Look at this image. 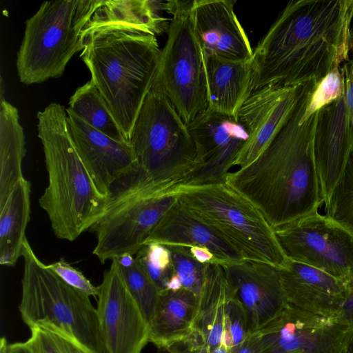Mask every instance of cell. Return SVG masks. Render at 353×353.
Masks as SVG:
<instances>
[{
    "label": "cell",
    "mask_w": 353,
    "mask_h": 353,
    "mask_svg": "<svg viewBox=\"0 0 353 353\" xmlns=\"http://www.w3.org/2000/svg\"><path fill=\"white\" fill-rule=\"evenodd\" d=\"M163 10L161 1L99 0L83 30L80 57L129 142L157 73Z\"/></svg>",
    "instance_id": "1"
},
{
    "label": "cell",
    "mask_w": 353,
    "mask_h": 353,
    "mask_svg": "<svg viewBox=\"0 0 353 353\" xmlns=\"http://www.w3.org/2000/svg\"><path fill=\"white\" fill-rule=\"evenodd\" d=\"M353 0L290 1L253 50L254 92L320 83L349 61Z\"/></svg>",
    "instance_id": "2"
},
{
    "label": "cell",
    "mask_w": 353,
    "mask_h": 353,
    "mask_svg": "<svg viewBox=\"0 0 353 353\" xmlns=\"http://www.w3.org/2000/svg\"><path fill=\"white\" fill-rule=\"evenodd\" d=\"M318 85L307 84L290 116L258 157L226 178L272 228L318 211L324 203L314 154L319 110L308 112Z\"/></svg>",
    "instance_id": "3"
},
{
    "label": "cell",
    "mask_w": 353,
    "mask_h": 353,
    "mask_svg": "<svg viewBox=\"0 0 353 353\" xmlns=\"http://www.w3.org/2000/svg\"><path fill=\"white\" fill-rule=\"evenodd\" d=\"M37 117L48 176L39 203L54 235L73 241L97 223L108 197L98 190L73 145L65 108L50 103Z\"/></svg>",
    "instance_id": "4"
},
{
    "label": "cell",
    "mask_w": 353,
    "mask_h": 353,
    "mask_svg": "<svg viewBox=\"0 0 353 353\" xmlns=\"http://www.w3.org/2000/svg\"><path fill=\"white\" fill-rule=\"evenodd\" d=\"M22 256V294L19 310L30 329L66 336L92 353H105L97 309L90 296L70 287L35 254L27 239Z\"/></svg>",
    "instance_id": "5"
},
{
    "label": "cell",
    "mask_w": 353,
    "mask_h": 353,
    "mask_svg": "<svg viewBox=\"0 0 353 353\" xmlns=\"http://www.w3.org/2000/svg\"><path fill=\"white\" fill-rule=\"evenodd\" d=\"M130 143L139 166L166 193H175L194 168L196 148L188 125L156 82L134 123Z\"/></svg>",
    "instance_id": "6"
},
{
    "label": "cell",
    "mask_w": 353,
    "mask_h": 353,
    "mask_svg": "<svg viewBox=\"0 0 353 353\" xmlns=\"http://www.w3.org/2000/svg\"><path fill=\"white\" fill-rule=\"evenodd\" d=\"M178 199L193 215L225 239L243 259L285 267L273 229L261 210L226 182L181 186Z\"/></svg>",
    "instance_id": "7"
},
{
    "label": "cell",
    "mask_w": 353,
    "mask_h": 353,
    "mask_svg": "<svg viewBox=\"0 0 353 353\" xmlns=\"http://www.w3.org/2000/svg\"><path fill=\"white\" fill-rule=\"evenodd\" d=\"M99 0L44 1L26 21L17 52V69L26 85L63 74L72 56L83 48V30Z\"/></svg>",
    "instance_id": "8"
},
{
    "label": "cell",
    "mask_w": 353,
    "mask_h": 353,
    "mask_svg": "<svg viewBox=\"0 0 353 353\" xmlns=\"http://www.w3.org/2000/svg\"><path fill=\"white\" fill-rule=\"evenodd\" d=\"M166 194L137 164L112 185L105 211L93 226V254L101 263L124 254L135 255L163 214L177 201Z\"/></svg>",
    "instance_id": "9"
},
{
    "label": "cell",
    "mask_w": 353,
    "mask_h": 353,
    "mask_svg": "<svg viewBox=\"0 0 353 353\" xmlns=\"http://www.w3.org/2000/svg\"><path fill=\"white\" fill-rule=\"evenodd\" d=\"M192 1H167L172 16L154 82L159 83L188 125L208 108L203 50L192 23Z\"/></svg>",
    "instance_id": "10"
},
{
    "label": "cell",
    "mask_w": 353,
    "mask_h": 353,
    "mask_svg": "<svg viewBox=\"0 0 353 353\" xmlns=\"http://www.w3.org/2000/svg\"><path fill=\"white\" fill-rule=\"evenodd\" d=\"M272 229L288 260L353 281V233L332 218L315 211Z\"/></svg>",
    "instance_id": "11"
},
{
    "label": "cell",
    "mask_w": 353,
    "mask_h": 353,
    "mask_svg": "<svg viewBox=\"0 0 353 353\" xmlns=\"http://www.w3.org/2000/svg\"><path fill=\"white\" fill-rule=\"evenodd\" d=\"M263 353H346L353 334L339 318H328L289 303L258 331Z\"/></svg>",
    "instance_id": "12"
},
{
    "label": "cell",
    "mask_w": 353,
    "mask_h": 353,
    "mask_svg": "<svg viewBox=\"0 0 353 353\" xmlns=\"http://www.w3.org/2000/svg\"><path fill=\"white\" fill-rule=\"evenodd\" d=\"M99 287L96 309L105 353H141L149 342L150 325L115 259Z\"/></svg>",
    "instance_id": "13"
},
{
    "label": "cell",
    "mask_w": 353,
    "mask_h": 353,
    "mask_svg": "<svg viewBox=\"0 0 353 353\" xmlns=\"http://www.w3.org/2000/svg\"><path fill=\"white\" fill-rule=\"evenodd\" d=\"M188 127L196 148V162L182 186L225 183L248 139L241 124L234 117L208 109Z\"/></svg>",
    "instance_id": "14"
},
{
    "label": "cell",
    "mask_w": 353,
    "mask_h": 353,
    "mask_svg": "<svg viewBox=\"0 0 353 353\" xmlns=\"http://www.w3.org/2000/svg\"><path fill=\"white\" fill-rule=\"evenodd\" d=\"M221 265L233 296L245 312L251 333L279 316L289 304L279 268L245 259Z\"/></svg>",
    "instance_id": "15"
},
{
    "label": "cell",
    "mask_w": 353,
    "mask_h": 353,
    "mask_svg": "<svg viewBox=\"0 0 353 353\" xmlns=\"http://www.w3.org/2000/svg\"><path fill=\"white\" fill-rule=\"evenodd\" d=\"M307 84L291 87L271 85L252 93L238 113L237 119L248 139L234 166L241 169L258 157L290 116Z\"/></svg>",
    "instance_id": "16"
},
{
    "label": "cell",
    "mask_w": 353,
    "mask_h": 353,
    "mask_svg": "<svg viewBox=\"0 0 353 353\" xmlns=\"http://www.w3.org/2000/svg\"><path fill=\"white\" fill-rule=\"evenodd\" d=\"M66 112L73 145L98 190L108 197L113 183L137 164L132 148L93 128L70 109Z\"/></svg>",
    "instance_id": "17"
},
{
    "label": "cell",
    "mask_w": 353,
    "mask_h": 353,
    "mask_svg": "<svg viewBox=\"0 0 353 353\" xmlns=\"http://www.w3.org/2000/svg\"><path fill=\"white\" fill-rule=\"evenodd\" d=\"M353 146V119L341 95L319 110L314 154L325 204L337 183Z\"/></svg>",
    "instance_id": "18"
},
{
    "label": "cell",
    "mask_w": 353,
    "mask_h": 353,
    "mask_svg": "<svg viewBox=\"0 0 353 353\" xmlns=\"http://www.w3.org/2000/svg\"><path fill=\"white\" fill-rule=\"evenodd\" d=\"M235 3L234 0L192 1V23L204 55L230 60L252 58L250 42L234 12Z\"/></svg>",
    "instance_id": "19"
},
{
    "label": "cell",
    "mask_w": 353,
    "mask_h": 353,
    "mask_svg": "<svg viewBox=\"0 0 353 353\" xmlns=\"http://www.w3.org/2000/svg\"><path fill=\"white\" fill-rule=\"evenodd\" d=\"M279 272L288 303L325 317L339 316L353 288V281L340 279L312 266L288 259Z\"/></svg>",
    "instance_id": "20"
},
{
    "label": "cell",
    "mask_w": 353,
    "mask_h": 353,
    "mask_svg": "<svg viewBox=\"0 0 353 353\" xmlns=\"http://www.w3.org/2000/svg\"><path fill=\"white\" fill-rule=\"evenodd\" d=\"M150 243L205 247L221 264L243 260L225 239L193 215L178 199L161 217L144 245Z\"/></svg>",
    "instance_id": "21"
},
{
    "label": "cell",
    "mask_w": 353,
    "mask_h": 353,
    "mask_svg": "<svg viewBox=\"0 0 353 353\" xmlns=\"http://www.w3.org/2000/svg\"><path fill=\"white\" fill-rule=\"evenodd\" d=\"M208 108L234 117L254 92L252 60L204 55ZM238 120V119H237Z\"/></svg>",
    "instance_id": "22"
},
{
    "label": "cell",
    "mask_w": 353,
    "mask_h": 353,
    "mask_svg": "<svg viewBox=\"0 0 353 353\" xmlns=\"http://www.w3.org/2000/svg\"><path fill=\"white\" fill-rule=\"evenodd\" d=\"M199 303V296L183 288L161 292L150 324L149 342L166 350L188 337L196 329Z\"/></svg>",
    "instance_id": "23"
},
{
    "label": "cell",
    "mask_w": 353,
    "mask_h": 353,
    "mask_svg": "<svg viewBox=\"0 0 353 353\" xmlns=\"http://www.w3.org/2000/svg\"><path fill=\"white\" fill-rule=\"evenodd\" d=\"M30 214V183L19 180L0 208V263L12 266L22 256Z\"/></svg>",
    "instance_id": "24"
},
{
    "label": "cell",
    "mask_w": 353,
    "mask_h": 353,
    "mask_svg": "<svg viewBox=\"0 0 353 353\" xmlns=\"http://www.w3.org/2000/svg\"><path fill=\"white\" fill-rule=\"evenodd\" d=\"M232 295L221 265L208 263L196 328L209 350L222 344L225 310Z\"/></svg>",
    "instance_id": "25"
},
{
    "label": "cell",
    "mask_w": 353,
    "mask_h": 353,
    "mask_svg": "<svg viewBox=\"0 0 353 353\" xmlns=\"http://www.w3.org/2000/svg\"><path fill=\"white\" fill-rule=\"evenodd\" d=\"M25 137L17 109L3 97L0 105V208L23 178Z\"/></svg>",
    "instance_id": "26"
},
{
    "label": "cell",
    "mask_w": 353,
    "mask_h": 353,
    "mask_svg": "<svg viewBox=\"0 0 353 353\" xmlns=\"http://www.w3.org/2000/svg\"><path fill=\"white\" fill-rule=\"evenodd\" d=\"M68 104L69 109L93 128L116 140L130 143L91 79L76 90Z\"/></svg>",
    "instance_id": "27"
},
{
    "label": "cell",
    "mask_w": 353,
    "mask_h": 353,
    "mask_svg": "<svg viewBox=\"0 0 353 353\" xmlns=\"http://www.w3.org/2000/svg\"><path fill=\"white\" fill-rule=\"evenodd\" d=\"M114 259L131 295L150 325L158 303L159 290L143 270L134 255L124 254Z\"/></svg>",
    "instance_id": "28"
},
{
    "label": "cell",
    "mask_w": 353,
    "mask_h": 353,
    "mask_svg": "<svg viewBox=\"0 0 353 353\" xmlns=\"http://www.w3.org/2000/svg\"><path fill=\"white\" fill-rule=\"evenodd\" d=\"M325 209L327 216L353 233V146Z\"/></svg>",
    "instance_id": "29"
},
{
    "label": "cell",
    "mask_w": 353,
    "mask_h": 353,
    "mask_svg": "<svg viewBox=\"0 0 353 353\" xmlns=\"http://www.w3.org/2000/svg\"><path fill=\"white\" fill-rule=\"evenodd\" d=\"M134 257L160 292L168 290L174 270L171 253L166 245L159 243L145 244Z\"/></svg>",
    "instance_id": "30"
},
{
    "label": "cell",
    "mask_w": 353,
    "mask_h": 353,
    "mask_svg": "<svg viewBox=\"0 0 353 353\" xmlns=\"http://www.w3.org/2000/svg\"><path fill=\"white\" fill-rule=\"evenodd\" d=\"M171 253L174 273L179 278L182 288L201 296L205 280L207 264L196 260L188 247L167 246Z\"/></svg>",
    "instance_id": "31"
},
{
    "label": "cell",
    "mask_w": 353,
    "mask_h": 353,
    "mask_svg": "<svg viewBox=\"0 0 353 353\" xmlns=\"http://www.w3.org/2000/svg\"><path fill=\"white\" fill-rule=\"evenodd\" d=\"M28 339L34 353H92L79 343L56 332L30 329Z\"/></svg>",
    "instance_id": "32"
},
{
    "label": "cell",
    "mask_w": 353,
    "mask_h": 353,
    "mask_svg": "<svg viewBox=\"0 0 353 353\" xmlns=\"http://www.w3.org/2000/svg\"><path fill=\"white\" fill-rule=\"evenodd\" d=\"M250 334L245 312L232 295L225 310L222 344L230 350L241 343Z\"/></svg>",
    "instance_id": "33"
},
{
    "label": "cell",
    "mask_w": 353,
    "mask_h": 353,
    "mask_svg": "<svg viewBox=\"0 0 353 353\" xmlns=\"http://www.w3.org/2000/svg\"><path fill=\"white\" fill-rule=\"evenodd\" d=\"M343 90V78L341 67H336L319 83L308 109L312 114L339 97Z\"/></svg>",
    "instance_id": "34"
},
{
    "label": "cell",
    "mask_w": 353,
    "mask_h": 353,
    "mask_svg": "<svg viewBox=\"0 0 353 353\" xmlns=\"http://www.w3.org/2000/svg\"><path fill=\"white\" fill-rule=\"evenodd\" d=\"M48 267L70 287L89 296H97L99 287L94 285L78 269L74 268L64 259L48 265Z\"/></svg>",
    "instance_id": "35"
},
{
    "label": "cell",
    "mask_w": 353,
    "mask_h": 353,
    "mask_svg": "<svg viewBox=\"0 0 353 353\" xmlns=\"http://www.w3.org/2000/svg\"><path fill=\"white\" fill-rule=\"evenodd\" d=\"M166 350L168 353H209V348L196 328L188 337L174 343Z\"/></svg>",
    "instance_id": "36"
},
{
    "label": "cell",
    "mask_w": 353,
    "mask_h": 353,
    "mask_svg": "<svg viewBox=\"0 0 353 353\" xmlns=\"http://www.w3.org/2000/svg\"><path fill=\"white\" fill-rule=\"evenodd\" d=\"M230 353H263V347L258 332L250 334L241 343L230 348Z\"/></svg>",
    "instance_id": "37"
},
{
    "label": "cell",
    "mask_w": 353,
    "mask_h": 353,
    "mask_svg": "<svg viewBox=\"0 0 353 353\" xmlns=\"http://www.w3.org/2000/svg\"><path fill=\"white\" fill-rule=\"evenodd\" d=\"M337 318L349 327L353 334V288L347 294Z\"/></svg>",
    "instance_id": "38"
},
{
    "label": "cell",
    "mask_w": 353,
    "mask_h": 353,
    "mask_svg": "<svg viewBox=\"0 0 353 353\" xmlns=\"http://www.w3.org/2000/svg\"><path fill=\"white\" fill-rule=\"evenodd\" d=\"M189 249L192 256L200 263L205 264L218 263L214 254L205 247L195 246Z\"/></svg>",
    "instance_id": "39"
},
{
    "label": "cell",
    "mask_w": 353,
    "mask_h": 353,
    "mask_svg": "<svg viewBox=\"0 0 353 353\" xmlns=\"http://www.w3.org/2000/svg\"><path fill=\"white\" fill-rule=\"evenodd\" d=\"M9 353H34L29 341L9 344Z\"/></svg>",
    "instance_id": "40"
},
{
    "label": "cell",
    "mask_w": 353,
    "mask_h": 353,
    "mask_svg": "<svg viewBox=\"0 0 353 353\" xmlns=\"http://www.w3.org/2000/svg\"><path fill=\"white\" fill-rule=\"evenodd\" d=\"M209 353H230L229 350L226 348L223 344L209 350Z\"/></svg>",
    "instance_id": "41"
},
{
    "label": "cell",
    "mask_w": 353,
    "mask_h": 353,
    "mask_svg": "<svg viewBox=\"0 0 353 353\" xmlns=\"http://www.w3.org/2000/svg\"><path fill=\"white\" fill-rule=\"evenodd\" d=\"M350 52L353 57V23L352 24L351 34H350ZM353 62V59H352Z\"/></svg>",
    "instance_id": "42"
},
{
    "label": "cell",
    "mask_w": 353,
    "mask_h": 353,
    "mask_svg": "<svg viewBox=\"0 0 353 353\" xmlns=\"http://www.w3.org/2000/svg\"><path fill=\"white\" fill-rule=\"evenodd\" d=\"M346 353H353V339L350 341Z\"/></svg>",
    "instance_id": "43"
},
{
    "label": "cell",
    "mask_w": 353,
    "mask_h": 353,
    "mask_svg": "<svg viewBox=\"0 0 353 353\" xmlns=\"http://www.w3.org/2000/svg\"><path fill=\"white\" fill-rule=\"evenodd\" d=\"M293 353H304V352H293Z\"/></svg>",
    "instance_id": "44"
}]
</instances>
